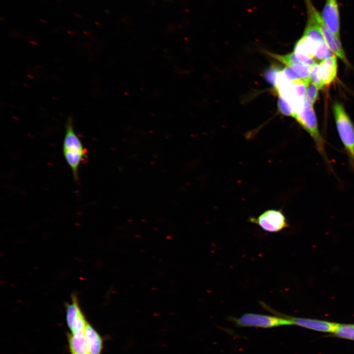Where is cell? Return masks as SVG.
I'll return each instance as SVG.
<instances>
[{
  "instance_id": "10",
  "label": "cell",
  "mask_w": 354,
  "mask_h": 354,
  "mask_svg": "<svg viewBox=\"0 0 354 354\" xmlns=\"http://www.w3.org/2000/svg\"><path fill=\"white\" fill-rule=\"evenodd\" d=\"M337 60L335 55L319 63V72L324 86H329L335 80L337 73Z\"/></svg>"
},
{
  "instance_id": "14",
  "label": "cell",
  "mask_w": 354,
  "mask_h": 354,
  "mask_svg": "<svg viewBox=\"0 0 354 354\" xmlns=\"http://www.w3.org/2000/svg\"><path fill=\"white\" fill-rule=\"evenodd\" d=\"M319 88L314 84L310 83L305 92L302 101L303 108H307L313 106L319 95Z\"/></svg>"
},
{
  "instance_id": "19",
  "label": "cell",
  "mask_w": 354,
  "mask_h": 354,
  "mask_svg": "<svg viewBox=\"0 0 354 354\" xmlns=\"http://www.w3.org/2000/svg\"><path fill=\"white\" fill-rule=\"evenodd\" d=\"M333 56L325 42H322L319 45L316 50L314 59L320 60H324Z\"/></svg>"
},
{
  "instance_id": "2",
  "label": "cell",
  "mask_w": 354,
  "mask_h": 354,
  "mask_svg": "<svg viewBox=\"0 0 354 354\" xmlns=\"http://www.w3.org/2000/svg\"><path fill=\"white\" fill-rule=\"evenodd\" d=\"M333 112L337 130L354 171V125L343 104L335 103Z\"/></svg>"
},
{
  "instance_id": "5",
  "label": "cell",
  "mask_w": 354,
  "mask_h": 354,
  "mask_svg": "<svg viewBox=\"0 0 354 354\" xmlns=\"http://www.w3.org/2000/svg\"><path fill=\"white\" fill-rule=\"evenodd\" d=\"M248 221L268 232H278L289 226L287 218L281 210H267L257 218L250 217Z\"/></svg>"
},
{
  "instance_id": "12",
  "label": "cell",
  "mask_w": 354,
  "mask_h": 354,
  "mask_svg": "<svg viewBox=\"0 0 354 354\" xmlns=\"http://www.w3.org/2000/svg\"><path fill=\"white\" fill-rule=\"evenodd\" d=\"M68 341L71 354H90L84 332L69 334Z\"/></svg>"
},
{
  "instance_id": "11",
  "label": "cell",
  "mask_w": 354,
  "mask_h": 354,
  "mask_svg": "<svg viewBox=\"0 0 354 354\" xmlns=\"http://www.w3.org/2000/svg\"><path fill=\"white\" fill-rule=\"evenodd\" d=\"M311 38L302 34L296 42L294 52L297 55L314 59L317 48L320 43Z\"/></svg>"
},
{
  "instance_id": "16",
  "label": "cell",
  "mask_w": 354,
  "mask_h": 354,
  "mask_svg": "<svg viewBox=\"0 0 354 354\" xmlns=\"http://www.w3.org/2000/svg\"><path fill=\"white\" fill-rule=\"evenodd\" d=\"M333 333L338 337L354 340V325L337 324Z\"/></svg>"
},
{
  "instance_id": "3",
  "label": "cell",
  "mask_w": 354,
  "mask_h": 354,
  "mask_svg": "<svg viewBox=\"0 0 354 354\" xmlns=\"http://www.w3.org/2000/svg\"><path fill=\"white\" fill-rule=\"evenodd\" d=\"M293 118L310 135L319 153L326 163H329L325 150V142L320 132L313 106L295 112Z\"/></svg>"
},
{
  "instance_id": "21",
  "label": "cell",
  "mask_w": 354,
  "mask_h": 354,
  "mask_svg": "<svg viewBox=\"0 0 354 354\" xmlns=\"http://www.w3.org/2000/svg\"><path fill=\"white\" fill-rule=\"evenodd\" d=\"M40 21L41 22L46 23V21H45L44 20H42V19H40Z\"/></svg>"
},
{
  "instance_id": "8",
  "label": "cell",
  "mask_w": 354,
  "mask_h": 354,
  "mask_svg": "<svg viewBox=\"0 0 354 354\" xmlns=\"http://www.w3.org/2000/svg\"><path fill=\"white\" fill-rule=\"evenodd\" d=\"M329 30L340 39V13L337 0H325L321 14Z\"/></svg>"
},
{
  "instance_id": "7",
  "label": "cell",
  "mask_w": 354,
  "mask_h": 354,
  "mask_svg": "<svg viewBox=\"0 0 354 354\" xmlns=\"http://www.w3.org/2000/svg\"><path fill=\"white\" fill-rule=\"evenodd\" d=\"M267 310L276 316L288 319L292 324H295L317 331L333 332L337 324L324 321L289 317L275 311L269 306L267 307Z\"/></svg>"
},
{
  "instance_id": "4",
  "label": "cell",
  "mask_w": 354,
  "mask_h": 354,
  "mask_svg": "<svg viewBox=\"0 0 354 354\" xmlns=\"http://www.w3.org/2000/svg\"><path fill=\"white\" fill-rule=\"evenodd\" d=\"M232 320L239 326L271 328L292 324L288 319L280 316H273L254 313L244 314L238 318Z\"/></svg>"
},
{
  "instance_id": "1",
  "label": "cell",
  "mask_w": 354,
  "mask_h": 354,
  "mask_svg": "<svg viewBox=\"0 0 354 354\" xmlns=\"http://www.w3.org/2000/svg\"><path fill=\"white\" fill-rule=\"evenodd\" d=\"M62 151L64 157L71 170L74 179L78 181L79 167L86 158L87 153L81 140L75 131L73 120L71 117H69L66 122Z\"/></svg>"
},
{
  "instance_id": "18",
  "label": "cell",
  "mask_w": 354,
  "mask_h": 354,
  "mask_svg": "<svg viewBox=\"0 0 354 354\" xmlns=\"http://www.w3.org/2000/svg\"><path fill=\"white\" fill-rule=\"evenodd\" d=\"M319 67V64L317 62H315L310 66L309 78L310 83L315 85L319 89H321L324 86L320 76Z\"/></svg>"
},
{
  "instance_id": "22",
  "label": "cell",
  "mask_w": 354,
  "mask_h": 354,
  "mask_svg": "<svg viewBox=\"0 0 354 354\" xmlns=\"http://www.w3.org/2000/svg\"><path fill=\"white\" fill-rule=\"evenodd\" d=\"M59 0V1H60V0Z\"/></svg>"
},
{
  "instance_id": "15",
  "label": "cell",
  "mask_w": 354,
  "mask_h": 354,
  "mask_svg": "<svg viewBox=\"0 0 354 354\" xmlns=\"http://www.w3.org/2000/svg\"><path fill=\"white\" fill-rule=\"evenodd\" d=\"M298 80L309 82L310 66L303 63H295L290 66Z\"/></svg>"
},
{
  "instance_id": "20",
  "label": "cell",
  "mask_w": 354,
  "mask_h": 354,
  "mask_svg": "<svg viewBox=\"0 0 354 354\" xmlns=\"http://www.w3.org/2000/svg\"><path fill=\"white\" fill-rule=\"evenodd\" d=\"M277 105L279 112L284 115L293 117L295 112L291 105L283 97L279 96Z\"/></svg>"
},
{
  "instance_id": "17",
  "label": "cell",
  "mask_w": 354,
  "mask_h": 354,
  "mask_svg": "<svg viewBox=\"0 0 354 354\" xmlns=\"http://www.w3.org/2000/svg\"><path fill=\"white\" fill-rule=\"evenodd\" d=\"M282 69L279 65L271 64L265 71L264 73V78L268 84L275 87L277 76Z\"/></svg>"
},
{
  "instance_id": "9",
  "label": "cell",
  "mask_w": 354,
  "mask_h": 354,
  "mask_svg": "<svg viewBox=\"0 0 354 354\" xmlns=\"http://www.w3.org/2000/svg\"><path fill=\"white\" fill-rule=\"evenodd\" d=\"M66 321L72 334L84 332L88 324L80 307L75 305L67 309Z\"/></svg>"
},
{
  "instance_id": "6",
  "label": "cell",
  "mask_w": 354,
  "mask_h": 354,
  "mask_svg": "<svg viewBox=\"0 0 354 354\" xmlns=\"http://www.w3.org/2000/svg\"><path fill=\"white\" fill-rule=\"evenodd\" d=\"M314 14L323 34L325 41L330 50L335 56L338 57L345 64H350L346 58L340 40L333 33L325 24L321 14L315 7Z\"/></svg>"
},
{
  "instance_id": "13",
  "label": "cell",
  "mask_w": 354,
  "mask_h": 354,
  "mask_svg": "<svg viewBox=\"0 0 354 354\" xmlns=\"http://www.w3.org/2000/svg\"><path fill=\"white\" fill-rule=\"evenodd\" d=\"M84 333L89 345L90 354H100L103 346V342L101 336L88 323L86 325Z\"/></svg>"
}]
</instances>
